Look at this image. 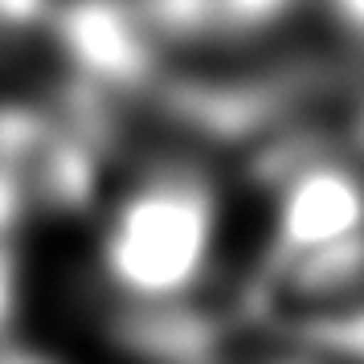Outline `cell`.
<instances>
[{"mask_svg": "<svg viewBox=\"0 0 364 364\" xmlns=\"http://www.w3.org/2000/svg\"><path fill=\"white\" fill-rule=\"evenodd\" d=\"M13 307H17V270H13L9 242L0 237V336L13 323Z\"/></svg>", "mask_w": 364, "mask_h": 364, "instance_id": "obj_4", "label": "cell"}, {"mask_svg": "<svg viewBox=\"0 0 364 364\" xmlns=\"http://www.w3.org/2000/svg\"><path fill=\"white\" fill-rule=\"evenodd\" d=\"M221 197L197 164H151L102 221L99 270L135 315L184 307L213 266Z\"/></svg>", "mask_w": 364, "mask_h": 364, "instance_id": "obj_1", "label": "cell"}, {"mask_svg": "<svg viewBox=\"0 0 364 364\" xmlns=\"http://www.w3.org/2000/svg\"><path fill=\"white\" fill-rule=\"evenodd\" d=\"M50 13V0H0V41L33 29Z\"/></svg>", "mask_w": 364, "mask_h": 364, "instance_id": "obj_3", "label": "cell"}, {"mask_svg": "<svg viewBox=\"0 0 364 364\" xmlns=\"http://www.w3.org/2000/svg\"><path fill=\"white\" fill-rule=\"evenodd\" d=\"M307 352H336V356H364V303L328 319L307 336Z\"/></svg>", "mask_w": 364, "mask_h": 364, "instance_id": "obj_2", "label": "cell"}, {"mask_svg": "<svg viewBox=\"0 0 364 364\" xmlns=\"http://www.w3.org/2000/svg\"><path fill=\"white\" fill-rule=\"evenodd\" d=\"M328 9L340 29H348L352 37L364 41V0H328Z\"/></svg>", "mask_w": 364, "mask_h": 364, "instance_id": "obj_5", "label": "cell"}]
</instances>
